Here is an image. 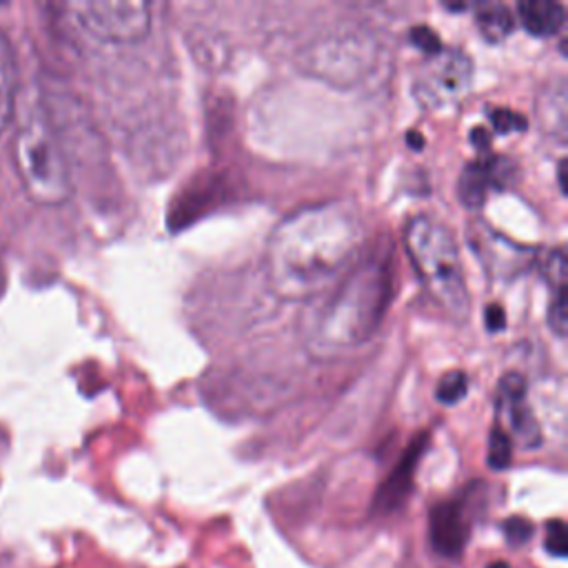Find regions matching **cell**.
Listing matches in <instances>:
<instances>
[{
	"instance_id": "7c38bea8",
	"label": "cell",
	"mask_w": 568,
	"mask_h": 568,
	"mask_svg": "<svg viewBox=\"0 0 568 568\" xmlns=\"http://www.w3.org/2000/svg\"><path fill=\"white\" fill-rule=\"evenodd\" d=\"M524 29L537 38L555 36L564 27V7L552 0H526L517 4Z\"/></svg>"
},
{
	"instance_id": "7a4b0ae2",
	"label": "cell",
	"mask_w": 568,
	"mask_h": 568,
	"mask_svg": "<svg viewBox=\"0 0 568 568\" xmlns=\"http://www.w3.org/2000/svg\"><path fill=\"white\" fill-rule=\"evenodd\" d=\"M390 248H375L355 260L333 293L311 308L304 322V339L311 353L335 357L366 344L377 333L395 284Z\"/></svg>"
},
{
	"instance_id": "7402d4cb",
	"label": "cell",
	"mask_w": 568,
	"mask_h": 568,
	"mask_svg": "<svg viewBox=\"0 0 568 568\" xmlns=\"http://www.w3.org/2000/svg\"><path fill=\"white\" fill-rule=\"evenodd\" d=\"M506 532H508L510 541L521 544V541H526L530 537V526L524 519H508L506 521Z\"/></svg>"
},
{
	"instance_id": "5b68a950",
	"label": "cell",
	"mask_w": 568,
	"mask_h": 568,
	"mask_svg": "<svg viewBox=\"0 0 568 568\" xmlns=\"http://www.w3.org/2000/svg\"><path fill=\"white\" fill-rule=\"evenodd\" d=\"M375 55L377 47L368 33H335L304 49L302 67L331 84L353 87L371 73Z\"/></svg>"
},
{
	"instance_id": "4fadbf2b",
	"label": "cell",
	"mask_w": 568,
	"mask_h": 568,
	"mask_svg": "<svg viewBox=\"0 0 568 568\" xmlns=\"http://www.w3.org/2000/svg\"><path fill=\"white\" fill-rule=\"evenodd\" d=\"M18 98V69L11 42L0 31V135L13 120Z\"/></svg>"
},
{
	"instance_id": "d6986e66",
	"label": "cell",
	"mask_w": 568,
	"mask_h": 568,
	"mask_svg": "<svg viewBox=\"0 0 568 568\" xmlns=\"http://www.w3.org/2000/svg\"><path fill=\"white\" fill-rule=\"evenodd\" d=\"M526 399V379L519 373H506L497 384V404Z\"/></svg>"
},
{
	"instance_id": "44dd1931",
	"label": "cell",
	"mask_w": 568,
	"mask_h": 568,
	"mask_svg": "<svg viewBox=\"0 0 568 568\" xmlns=\"http://www.w3.org/2000/svg\"><path fill=\"white\" fill-rule=\"evenodd\" d=\"M546 548L555 557L566 555V526L559 519L548 521V526H546Z\"/></svg>"
},
{
	"instance_id": "cb8c5ba5",
	"label": "cell",
	"mask_w": 568,
	"mask_h": 568,
	"mask_svg": "<svg viewBox=\"0 0 568 568\" xmlns=\"http://www.w3.org/2000/svg\"><path fill=\"white\" fill-rule=\"evenodd\" d=\"M557 178H559V186H561V193H566V160L559 162V169H557Z\"/></svg>"
},
{
	"instance_id": "5bb4252c",
	"label": "cell",
	"mask_w": 568,
	"mask_h": 568,
	"mask_svg": "<svg viewBox=\"0 0 568 568\" xmlns=\"http://www.w3.org/2000/svg\"><path fill=\"white\" fill-rule=\"evenodd\" d=\"M475 27L488 42H501L515 27V18L506 4L479 2L475 7Z\"/></svg>"
},
{
	"instance_id": "6da1fadb",
	"label": "cell",
	"mask_w": 568,
	"mask_h": 568,
	"mask_svg": "<svg viewBox=\"0 0 568 568\" xmlns=\"http://www.w3.org/2000/svg\"><path fill=\"white\" fill-rule=\"evenodd\" d=\"M364 244V222L351 200H326L284 217L266 244L271 288L286 300H306L342 277Z\"/></svg>"
},
{
	"instance_id": "ac0fdd59",
	"label": "cell",
	"mask_w": 568,
	"mask_h": 568,
	"mask_svg": "<svg viewBox=\"0 0 568 568\" xmlns=\"http://www.w3.org/2000/svg\"><path fill=\"white\" fill-rule=\"evenodd\" d=\"M490 124L497 133H513V131H524L528 126V120L513 109L499 106L490 111Z\"/></svg>"
},
{
	"instance_id": "8992f818",
	"label": "cell",
	"mask_w": 568,
	"mask_h": 568,
	"mask_svg": "<svg viewBox=\"0 0 568 568\" xmlns=\"http://www.w3.org/2000/svg\"><path fill=\"white\" fill-rule=\"evenodd\" d=\"M73 20L104 42H138L151 29V4L142 0H84L69 4Z\"/></svg>"
},
{
	"instance_id": "9a60e30c",
	"label": "cell",
	"mask_w": 568,
	"mask_h": 568,
	"mask_svg": "<svg viewBox=\"0 0 568 568\" xmlns=\"http://www.w3.org/2000/svg\"><path fill=\"white\" fill-rule=\"evenodd\" d=\"M497 406L508 415L513 435H515V439H517L524 448H530V446H537V444H539L541 433H539V426H537V422H535V415H532L530 408L526 406V399L506 402V404H497Z\"/></svg>"
},
{
	"instance_id": "30bf717a",
	"label": "cell",
	"mask_w": 568,
	"mask_h": 568,
	"mask_svg": "<svg viewBox=\"0 0 568 568\" xmlns=\"http://www.w3.org/2000/svg\"><path fill=\"white\" fill-rule=\"evenodd\" d=\"M544 271L550 286L548 326L557 337H564L568 328V308H566V255L561 248H555L548 255Z\"/></svg>"
},
{
	"instance_id": "2e32d148",
	"label": "cell",
	"mask_w": 568,
	"mask_h": 568,
	"mask_svg": "<svg viewBox=\"0 0 568 568\" xmlns=\"http://www.w3.org/2000/svg\"><path fill=\"white\" fill-rule=\"evenodd\" d=\"M513 459V439L504 428H493L490 444H488V464L497 470L506 468Z\"/></svg>"
},
{
	"instance_id": "603a6c76",
	"label": "cell",
	"mask_w": 568,
	"mask_h": 568,
	"mask_svg": "<svg viewBox=\"0 0 568 568\" xmlns=\"http://www.w3.org/2000/svg\"><path fill=\"white\" fill-rule=\"evenodd\" d=\"M504 320H506V315H504V308H501V306L490 304V306L486 308V326H488V331H501L504 324H506Z\"/></svg>"
},
{
	"instance_id": "ffe728a7",
	"label": "cell",
	"mask_w": 568,
	"mask_h": 568,
	"mask_svg": "<svg viewBox=\"0 0 568 568\" xmlns=\"http://www.w3.org/2000/svg\"><path fill=\"white\" fill-rule=\"evenodd\" d=\"M408 40L426 55H435L437 51H442V42H439L437 33L428 27H413L408 33Z\"/></svg>"
},
{
	"instance_id": "3957f363",
	"label": "cell",
	"mask_w": 568,
	"mask_h": 568,
	"mask_svg": "<svg viewBox=\"0 0 568 568\" xmlns=\"http://www.w3.org/2000/svg\"><path fill=\"white\" fill-rule=\"evenodd\" d=\"M404 246L428 295L457 322L470 313V295L453 233L437 220L419 213L404 226Z\"/></svg>"
},
{
	"instance_id": "277c9868",
	"label": "cell",
	"mask_w": 568,
	"mask_h": 568,
	"mask_svg": "<svg viewBox=\"0 0 568 568\" xmlns=\"http://www.w3.org/2000/svg\"><path fill=\"white\" fill-rule=\"evenodd\" d=\"M13 166L24 193L42 206H58L71 197V166L62 140L42 109H29L11 142Z\"/></svg>"
},
{
	"instance_id": "e0dca14e",
	"label": "cell",
	"mask_w": 568,
	"mask_h": 568,
	"mask_svg": "<svg viewBox=\"0 0 568 568\" xmlns=\"http://www.w3.org/2000/svg\"><path fill=\"white\" fill-rule=\"evenodd\" d=\"M466 388H468V377L466 373L462 371H450L446 373L439 384H437V399L442 404H457L464 395H466Z\"/></svg>"
},
{
	"instance_id": "d4e9b609",
	"label": "cell",
	"mask_w": 568,
	"mask_h": 568,
	"mask_svg": "<svg viewBox=\"0 0 568 568\" xmlns=\"http://www.w3.org/2000/svg\"><path fill=\"white\" fill-rule=\"evenodd\" d=\"M408 140H413V142H410V146H415V149H422V138H419L417 133H408Z\"/></svg>"
},
{
	"instance_id": "52a82bcc",
	"label": "cell",
	"mask_w": 568,
	"mask_h": 568,
	"mask_svg": "<svg viewBox=\"0 0 568 568\" xmlns=\"http://www.w3.org/2000/svg\"><path fill=\"white\" fill-rule=\"evenodd\" d=\"M473 82V60L459 49H444L428 55L413 80L415 98L428 109H444L459 102Z\"/></svg>"
},
{
	"instance_id": "ba28073f",
	"label": "cell",
	"mask_w": 568,
	"mask_h": 568,
	"mask_svg": "<svg viewBox=\"0 0 568 568\" xmlns=\"http://www.w3.org/2000/svg\"><path fill=\"white\" fill-rule=\"evenodd\" d=\"M508 175H510V169L504 158L468 162L457 182L459 202L468 209H479L486 200L488 189L501 186L504 180H508Z\"/></svg>"
},
{
	"instance_id": "9c48e42d",
	"label": "cell",
	"mask_w": 568,
	"mask_h": 568,
	"mask_svg": "<svg viewBox=\"0 0 568 568\" xmlns=\"http://www.w3.org/2000/svg\"><path fill=\"white\" fill-rule=\"evenodd\" d=\"M468 537V524L459 501L439 504L430 515V541L437 552L457 557L464 550Z\"/></svg>"
},
{
	"instance_id": "8fae6325",
	"label": "cell",
	"mask_w": 568,
	"mask_h": 568,
	"mask_svg": "<svg viewBox=\"0 0 568 568\" xmlns=\"http://www.w3.org/2000/svg\"><path fill=\"white\" fill-rule=\"evenodd\" d=\"M424 444L426 439L424 437H417L404 453V457L399 459V464L395 466V470L388 475V479L384 481L379 495H377V504L384 506V508H393L397 506L406 493L410 490V481H413V470L417 466V459L424 450Z\"/></svg>"
},
{
	"instance_id": "484cf974",
	"label": "cell",
	"mask_w": 568,
	"mask_h": 568,
	"mask_svg": "<svg viewBox=\"0 0 568 568\" xmlns=\"http://www.w3.org/2000/svg\"><path fill=\"white\" fill-rule=\"evenodd\" d=\"M490 568H510V566H506V564H493Z\"/></svg>"
}]
</instances>
